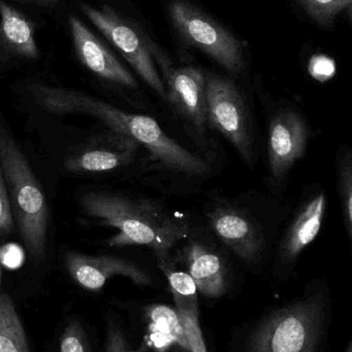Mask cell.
Segmentation results:
<instances>
[{"label": "cell", "mask_w": 352, "mask_h": 352, "mask_svg": "<svg viewBox=\"0 0 352 352\" xmlns=\"http://www.w3.org/2000/svg\"><path fill=\"white\" fill-rule=\"evenodd\" d=\"M0 167L21 238L33 260H43L47 250L49 208L45 194L26 157L0 126Z\"/></svg>", "instance_id": "7a4b0ae2"}, {"label": "cell", "mask_w": 352, "mask_h": 352, "mask_svg": "<svg viewBox=\"0 0 352 352\" xmlns=\"http://www.w3.org/2000/svg\"><path fill=\"white\" fill-rule=\"evenodd\" d=\"M156 258L159 268L169 281L177 309L198 308V287L191 276L175 268L169 260V254H157Z\"/></svg>", "instance_id": "e0dca14e"}, {"label": "cell", "mask_w": 352, "mask_h": 352, "mask_svg": "<svg viewBox=\"0 0 352 352\" xmlns=\"http://www.w3.org/2000/svg\"><path fill=\"white\" fill-rule=\"evenodd\" d=\"M14 227V215L3 173L0 167V238L8 237Z\"/></svg>", "instance_id": "603a6c76"}, {"label": "cell", "mask_w": 352, "mask_h": 352, "mask_svg": "<svg viewBox=\"0 0 352 352\" xmlns=\"http://www.w3.org/2000/svg\"><path fill=\"white\" fill-rule=\"evenodd\" d=\"M345 352H352V345L349 344V346H347L346 351Z\"/></svg>", "instance_id": "4316f807"}, {"label": "cell", "mask_w": 352, "mask_h": 352, "mask_svg": "<svg viewBox=\"0 0 352 352\" xmlns=\"http://www.w3.org/2000/svg\"><path fill=\"white\" fill-rule=\"evenodd\" d=\"M24 1L45 6H55V4L57 3V0H24Z\"/></svg>", "instance_id": "484cf974"}, {"label": "cell", "mask_w": 352, "mask_h": 352, "mask_svg": "<svg viewBox=\"0 0 352 352\" xmlns=\"http://www.w3.org/2000/svg\"><path fill=\"white\" fill-rule=\"evenodd\" d=\"M70 33L79 59L99 78L130 88H136L132 74L76 16L70 18Z\"/></svg>", "instance_id": "30bf717a"}, {"label": "cell", "mask_w": 352, "mask_h": 352, "mask_svg": "<svg viewBox=\"0 0 352 352\" xmlns=\"http://www.w3.org/2000/svg\"><path fill=\"white\" fill-rule=\"evenodd\" d=\"M307 140V125L297 113L283 111L273 120L269 130L268 155L275 179H280L303 157Z\"/></svg>", "instance_id": "9c48e42d"}, {"label": "cell", "mask_w": 352, "mask_h": 352, "mask_svg": "<svg viewBox=\"0 0 352 352\" xmlns=\"http://www.w3.org/2000/svg\"><path fill=\"white\" fill-rule=\"evenodd\" d=\"M64 265L74 281L83 289L101 291L113 276H124L138 285L152 283L151 277L134 263L112 256H87L68 252L64 254Z\"/></svg>", "instance_id": "ba28073f"}, {"label": "cell", "mask_w": 352, "mask_h": 352, "mask_svg": "<svg viewBox=\"0 0 352 352\" xmlns=\"http://www.w3.org/2000/svg\"><path fill=\"white\" fill-rule=\"evenodd\" d=\"M207 121L231 142L246 161L252 148L245 104L231 80L209 74L206 78Z\"/></svg>", "instance_id": "8992f818"}, {"label": "cell", "mask_w": 352, "mask_h": 352, "mask_svg": "<svg viewBox=\"0 0 352 352\" xmlns=\"http://www.w3.org/2000/svg\"><path fill=\"white\" fill-rule=\"evenodd\" d=\"M339 190L342 201L343 219L347 233L351 235L352 225V166L351 155L347 153L343 157L339 170Z\"/></svg>", "instance_id": "ffe728a7"}, {"label": "cell", "mask_w": 352, "mask_h": 352, "mask_svg": "<svg viewBox=\"0 0 352 352\" xmlns=\"http://www.w3.org/2000/svg\"><path fill=\"white\" fill-rule=\"evenodd\" d=\"M0 352H29L24 327L6 293H0Z\"/></svg>", "instance_id": "2e32d148"}, {"label": "cell", "mask_w": 352, "mask_h": 352, "mask_svg": "<svg viewBox=\"0 0 352 352\" xmlns=\"http://www.w3.org/2000/svg\"><path fill=\"white\" fill-rule=\"evenodd\" d=\"M1 268H0V287H1Z\"/></svg>", "instance_id": "83f0119b"}, {"label": "cell", "mask_w": 352, "mask_h": 352, "mask_svg": "<svg viewBox=\"0 0 352 352\" xmlns=\"http://www.w3.org/2000/svg\"><path fill=\"white\" fill-rule=\"evenodd\" d=\"M82 10L103 36L117 47L143 80L157 94L167 99L165 84L153 61L154 43L110 6L95 8L84 4Z\"/></svg>", "instance_id": "5b68a950"}, {"label": "cell", "mask_w": 352, "mask_h": 352, "mask_svg": "<svg viewBox=\"0 0 352 352\" xmlns=\"http://www.w3.org/2000/svg\"><path fill=\"white\" fill-rule=\"evenodd\" d=\"M60 352H92L80 320H70L64 329L60 339Z\"/></svg>", "instance_id": "7402d4cb"}, {"label": "cell", "mask_w": 352, "mask_h": 352, "mask_svg": "<svg viewBox=\"0 0 352 352\" xmlns=\"http://www.w3.org/2000/svg\"><path fill=\"white\" fill-rule=\"evenodd\" d=\"M324 320L320 297L285 306L258 327L248 352H318Z\"/></svg>", "instance_id": "3957f363"}, {"label": "cell", "mask_w": 352, "mask_h": 352, "mask_svg": "<svg viewBox=\"0 0 352 352\" xmlns=\"http://www.w3.org/2000/svg\"><path fill=\"white\" fill-rule=\"evenodd\" d=\"M188 274L198 291L205 297L218 298L227 289V271L220 256L198 241H192L183 250Z\"/></svg>", "instance_id": "4fadbf2b"}, {"label": "cell", "mask_w": 352, "mask_h": 352, "mask_svg": "<svg viewBox=\"0 0 352 352\" xmlns=\"http://www.w3.org/2000/svg\"><path fill=\"white\" fill-rule=\"evenodd\" d=\"M305 12L318 24L332 26L337 16L351 6L352 0H299Z\"/></svg>", "instance_id": "d6986e66"}, {"label": "cell", "mask_w": 352, "mask_h": 352, "mask_svg": "<svg viewBox=\"0 0 352 352\" xmlns=\"http://www.w3.org/2000/svg\"><path fill=\"white\" fill-rule=\"evenodd\" d=\"M147 314L154 328L161 334L169 337L188 351L187 341L177 311L169 309L167 306L154 305L149 308Z\"/></svg>", "instance_id": "ac0fdd59"}, {"label": "cell", "mask_w": 352, "mask_h": 352, "mask_svg": "<svg viewBox=\"0 0 352 352\" xmlns=\"http://www.w3.org/2000/svg\"><path fill=\"white\" fill-rule=\"evenodd\" d=\"M138 144L134 140L113 132L109 144L87 148L65 161V168L76 173H99L114 170L130 163Z\"/></svg>", "instance_id": "7c38bea8"}, {"label": "cell", "mask_w": 352, "mask_h": 352, "mask_svg": "<svg viewBox=\"0 0 352 352\" xmlns=\"http://www.w3.org/2000/svg\"><path fill=\"white\" fill-rule=\"evenodd\" d=\"M169 12L174 28L186 45L204 52L229 72L242 69L241 45L222 25L185 0L172 2Z\"/></svg>", "instance_id": "277c9868"}, {"label": "cell", "mask_w": 352, "mask_h": 352, "mask_svg": "<svg viewBox=\"0 0 352 352\" xmlns=\"http://www.w3.org/2000/svg\"><path fill=\"white\" fill-rule=\"evenodd\" d=\"M327 199L324 194L312 199L298 215L281 244L283 260L297 258L320 233L326 213Z\"/></svg>", "instance_id": "9a60e30c"}, {"label": "cell", "mask_w": 352, "mask_h": 352, "mask_svg": "<svg viewBox=\"0 0 352 352\" xmlns=\"http://www.w3.org/2000/svg\"><path fill=\"white\" fill-rule=\"evenodd\" d=\"M105 352H138L132 351L127 339L124 336L119 327L107 320V342H105Z\"/></svg>", "instance_id": "cb8c5ba5"}, {"label": "cell", "mask_w": 352, "mask_h": 352, "mask_svg": "<svg viewBox=\"0 0 352 352\" xmlns=\"http://www.w3.org/2000/svg\"><path fill=\"white\" fill-rule=\"evenodd\" d=\"M211 229L240 258L251 262L258 258L264 239L243 213L231 208H217L209 213Z\"/></svg>", "instance_id": "8fae6325"}, {"label": "cell", "mask_w": 352, "mask_h": 352, "mask_svg": "<svg viewBox=\"0 0 352 352\" xmlns=\"http://www.w3.org/2000/svg\"><path fill=\"white\" fill-rule=\"evenodd\" d=\"M153 57L163 68L167 99L196 129L204 131L207 121L206 76L198 68H173L156 45Z\"/></svg>", "instance_id": "52a82bcc"}, {"label": "cell", "mask_w": 352, "mask_h": 352, "mask_svg": "<svg viewBox=\"0 0 352 352\" xmlns=\"http://www.w3.org/2000/svg\"><path fill=\"white\" fill-rule=\"evenodd\" d=\"M80 204L88 217L118 230L107 242L114 248L145 245L152 248L155 254H169L171 248L187 236V226L152 201L92 190L82 195Z\"/></svg>", "instance_id": "6da1fadb"}, {"label": "cell", "mask_w": 352, "mask_h": 352, "mask_svg": "<svg viewBox=\"0 0 352 352\" xmlns=\"http://www.w3.org/2000/svg\"><path fill=\"white\" fill-rule=\"evenodd\" d=\"M178 316L183 327L187 341L188 351L208 352L205 345L204 337L198 322V308L177 309Z\"/></svg>", "instance_id": "44dd1931"}, {"label": "cell", "mask_w": 352, "mask_h": 352, "mask_svg": "<svg viewBox=\"0 0 352 352\" xmlns=\"http://www.w3.org/2000/svg\"><path fill=\"white\" fill-rule=\"evenodd\" d=\"M2 264L10 269H16L23 263V254L16 246H6L0 256Z\"/></svg>", "instance_id": "d4e9b609"}, {"label": "cell", "mask_w": 352, "mask_h": 352, "mask_svg": "<svg viewBox=\"0 0 352 352\" xmlns=\"http://www.w3.org/2000/svg\"><path fill=\"white\" fill-rule=\"evenodd\" d=\"M0 45L19 57L39 56L32 23L10 4L0 0Z\"/></svg>", "instance_id": "5bb4252c"}]
</instances>
